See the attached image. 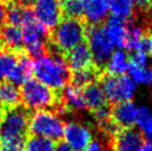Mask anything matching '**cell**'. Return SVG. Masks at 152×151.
<instances>
[{
    "instance_id": "38",
    "label": "cell",
    "mask_w": 152,
    "mask_h": 151,
    "mask_svg": "<svg viewBox=\"0 0 152 151\" xmlns=\"http://www.w3.org/2000/svg\"><path fill=\"white\" fill-rule=\"evenodd\" d=\"M55 151H75V150H72L71 148L69 147L67 143L60 142L59 144L56 147V150Z\"/></svg>"
},
{
    "instance_id": "18",
    "label": "cell",
    "mask_w": 152,
    "mask_h": 151,
    "mask_svg": "<svg viewBox=\"0 0 152 151\" xmlns=\"http://www.w3.org/2000/svg\"><path fill=\"white\" fill-rule=\"evenodd\" d=\"M0 37L2 39L6 49H9L15 52L25 51L21 28L6 23L0 29Z\"/></svg>"
},
{
    "instance_id": "22",
    "label": "cell",
    "mask_w": 152,
    "mask_h": 151,
    "mask_svg": "<svg viewBox=\"0 0 152 151\" xmlns=\"http://www.w3.org/2000/svg\"><path fill=\"white\" fill-rule=\"evenodd\" d=\"M108 75L124 76L129 68V59L127 54L121 49L113 51L106 65Z\"/></svg>"
},
{
    "instance_id": "33",
    "label": "cell",
    "mask_w": 152,
    "mask_h": 151,
    "mask_svg": "<svg viewBox=\"0 0 152 151\" xmlns=\"http://www.w3.org/2000/svg\"><path fill=\"white\" fill-rule=\"evenodd\" d=\"M148 56L144 52H140V51H134L133 55L130 57V61L131 63H134V65H138V66H141V67H147L148 65Z\"/></svg>"
},
{
    "instance_id": "37",
    "label": "cell",
    "mask_w": 152,
    "mask_h": 151,
    "mask_svg": "<svg viewBox=\"0 0 152 151\" xmlns=\"http://www.w3.org/2000/svg\"><path fill=\"white\" fill-rule=\"evenodd\" d=\"M132 1L137 7H139L141 9H147L150 7L152 0H132Z\"/></svg>"
},
{
    "instance_id": "11",
    "label": "cell",
    "mask_w": 152,
    "mask_h": 151,
    "mask_svg": "<svg viewBox=\"0 0 152 151\" xmlns=\"http://www.w3.org/2000/svg\"><path fill=\"white\" fill-rule=\"evenodd\" d=\"M143 137L138 130L122 128L113 136V151H139L143 146Z\"/></svg>"
},
{
    "instance_id": "25",
    "label": "cell",
    "mask_w": 152,
    "mask_h": 151,
    "mask_svg": "<svg viewBox=\"0 0 152 151\" xmlns=\"http://www.w3.org/2000/svg\"><path fill=\"white\" fill-rule=\"evenodd\" d=\"M18 54L9 49L0 50V82L6 81L18 61Z\"/></svg>"
},
{
    "instance_id": "42",
    "label": "cell",
    "mask_w": 152,
    "mask_h": 151,
    "mask_svg": "<svg viewBox=\"0 0 152 151\" xmlns=\"http://www.w3.org/2000/svg\"><path fill=\"white\" fill-rule=\"evenodd\" d=\"M2 114H4V110L0 108V120H1V118H2Z\"/></svg>"
},
{
    "instance_id": "3",
    "label": "cell",
    "mask_w": 152,
    "mask_h": 151,
    "mask_svg": "<svg viewBox=\"0 0 152 151\" xmlns=\"http://www.w3.org/2000/svg\"><path fill=\"white\" fill-rule=\"evenodd\" d=\"M32 113L22 103L4 110L0 120V142L19 139L27 140L30 134L29 126Z\"/></svg>"
},
{
    "instance_id": "10",
    "label": "cell",
    "mask_w": 152,
    "mask_h": 151,
    "mask_svg": "<svg viewBox=\"0 0 152 151\" xmlns=\"http://www.w3.org/2000/svg\"><path fill=\"white\" fill-rule=\"evenodd\" d=\"M64 140L72 150L82 151L92 141V132L83 123L69 121L64 126Z\"/></svg>"
},
{
    "instance_id": "7",
    "label": "cell",
    "mask_w": 152,
    "mask_h": 151,
    "mask_svg": "<svg viewBox=\"0 0 152 151\" xmlns=\"http://www.w3.org/2000/svg\"><path fill=\"white\" fill-rule=\"evenodd\" d=\"M137 84L129 76H111L103 77L101 88L104 92L106 99L112 103H121L131 101L135 92Z\"/></svg>"
},
{
    "instance_id": "13",
    "label": "cell",
    "mask_w": 152,
    "mask_h": 151,
    "mask_svg": "<svg viewBox=\"0 0 152 151\" xmlns=\"http://www.w3.org/2000/svg\"><path fill=\"white\" fill-rule=\"evenodd\" d=\"M138 109H139V107H137L131 101L117 103L113 109L111 110L112 122L117 127L131 128L135 123L137 116H138Z\"/></svg>"
},
{
    "instance_id": "41",
    "label": "cell",
    "mask_w": 152,
    "mask_h": 151,
    "mask_svg": "<svg viewBox=\"0 0 152 151\" xmlns=\"http://www.w3.org/2000/svg\"><path fill=\"white\" fill-rule=\"evenodd\" d=\"M149 75H150V84H152V68L149 70Z\"/></svg>"
},
{
    "instance_id": "30",
    "label": "cell",
    "mask_w": 152,
    "mask_h": 151,
    "mask_svg": "<svg viewBox=\"0 0 152 151\" xmlns=\"http://www.w3.org/2000/svg\"><path fill=\"white\" fill-rule=\"evenodd\" d=\"M144 34V30L142 27L137 25H131L128 27V34H127V41H126V48L128 50L134 52L138 48L140 40L142 39Z\"/></svg>"
},
{
    "instance_id": "40",
    "label": "cell",
    "mask_w": 152,
    "mask_h": 151,
    "mask_svg": "<svg viewBox=\"0 0 152 151\" xmlns=\"http://www.w3.org/2000/svg\"><path fill=\"white\" fill-rule=\"evenodd\" d=\"M2 49H4V42H2L1 37H0V50H2Z\"/></svg>"
},
{
    "instance_id": "31",
    "label": "cell",
    "mask_w": 152,
    "mask_h": 151,
    "mask_svg": "<svg viewBox=\"0 0 152 151\" xmlns=\"http://www.w3.org/2000/svg\"><path fill=\"white\" fill-rule=\"evenodd\" d=\"M25 139L2 141L0 142V151H25Z\"/></svg>"
},
{
    "instance_id": "8",
    "label": "cell",
    "mask_w": 152,
    "mask_h": 151,
    "mask_svg": "<svg viewBox=\"0 0 152 151\" xmlns=\"http://www.w3.org/2000/svg\"><path fill=\"white\" fill-rule=\"evenodd\" d=\"M86 38L94 65L100 68L104 67L113 52V46L107 37L104 28L99 25H91L87 28Z\"/></svg>"
},
{
    "instance_id": "5",
    "label": "cell",
    "mask_w": 152,
    "mask_h": 151,
    "mask_svg": "<svg viewBox=\"0 0 152 151\" xmlns=\"http://www.w3.org/2000/svg\"><path fill=\"white\" fill-rule=\"evenodd\" d=\"M64 123L62 119L53 111L39 110L34 111L30 119L29 133L58 141L64 138Z\"/></svg>"
},
{
    "instance_id": "43",
    "label": "cell",
    "mask_w": 152,
    "mask_h": 151,
    "mask_svg": "<svg viewBox=\"0 0 152 151\" xmlns=\"http://www.w3.org/2000/svg\"><path fill=\"white\" fill-rule=\"evenodd\" d=\"M0 1H2V2H4V4H7L8 2H10V0H0Z\"/></svg>"
},
{
    "instance_id": "6",
    "label": "cell",
    "mask_w": 152,
    "mask_h": 151,
    "mask_svg": "<svg viewBox=\"0 0 152 151\" xmlns=\"http://www.w3.org/2000/svg\"><path fill=\"white\" fill-rule=\"evenodd\" d=\"M21 30L27 55L34 61L46 55L50 31L38 22L37 19L26 22Z\"/></svg>"
},
{
    "instance_id": "44",
    "label": "cell",
    "mask_w": 152,
    "mask_h": 151,
    "mask_svg": "<svg viewBox=\"0 0 152 151\" xmlns=\"http://www.w3.org/2000/svg\"><path fill=\"white\" fill-rule=\"evenodd\" d=\"M151 57H152V52H151Z\"/></svg>"
},
{
    "instance_id": "15",
    "label": "cell",
    "mask_w": 152,
    "mask_h": 151,
    "mask_svg": "<svg viewBox=\"0 0 152 151\" xmlns=\"http://www.w3.org/2000/svg\"><path fill=\"white\" fill-rule=\"evenodd\" d=\"M103 28L113 48H126L128 34V25L126 21L115 17H110L106 22V27Z\"/></svg>"
},
{
    "instance_id": "1",
    "label": "cell",
    "mask_w": 152,
    "mask_h": 151,
    "mask_svg": "<svg viewBox=\"0 0 152 151\" xmlns=\"http://www.w3.org/2000/svg\"><path fill=\"white\" fill-rule=\"evenodd\" d=\"M32 73L36 79L57 92L62 91L71 80V72L62 54L48 45L47 54L34 61Z\"/></svg>"
},
{
    "instance_id": "12",
    "label": "cell",
    "mask_w": 152,
    "mask_h": 151,
    "mask_svg": "<svg viewBox=\"0 0 152 151\" xmlns=\"http://www.w3.org/2000/svg\"><path fill=\"white\" fill-rule=\"evenodd\" d=\"M64 55H66L64 60L67 62L68 67L73 72L92 68V55L89 50V47L83 42L79 46L75 47L71 50H69Z\"/></svg>"
},
{
    "instance_id": "2",
    "label": "cell",
    "mask_w": 152,
    "mask_h": 151,
    "mask_svg": "<svg viewBox=\"0 0 152 151\" xmlns=\"http://www.w3.org/2000/svg\"><path fill=\"white\" fill-rule=\"evenodd\" d=\"M60 92L50 89L37 79H29L22 84L20 90L21 103L32 112L39 110L55 112L60 103Z\"/></svg>"
},
{
    "instance_id": "4",
    "label": "cell",
    "mask_w": 152,
    "mask_h": 151,
    "mask_svg": "<svg viewBox=\"0 0 152 151\" xmlns=\"http://www.w3.org/2000/svg\"><path fill=\"white\" fill-rule=\"evenodd\" d=\"M87 27L80 19L64 18L50 32L49 39L60 54H67L69 50L85 41Z\"/></svg>"
},
{
    "instance_id": "26",
    "label": "cell",
    "mask_w": 152,
    "mask_h": 151,
    "mask_svg": "<svg viewBox=\"0 0 152 151\" xmlns=\"http://www.w3.org/2000/svg\"><path fill=\"white\" fill-rule=\"evenodd\" d=\"M62 17L68 19H81L85 13L83 0H59Z\"/></svg>"
},
{
    "instance_id": "19",
    "label": "cell",
    "mask_w": 152,
    "mask_h": 151,
    "mask_svg": "<svg viewBox=\"0 0 152 151\" xmlns=\"http://www.w3.org/2000/svg\"><path fill=\"white\" fill-rule=\"evenodd\" d=\"M34 19H36V17L31 8L20 7L11 2L6 4V23L20 28L26 22Z\"/></svg>"
},
{
    "instance_id": "17",
    "label": "cell",
    "mask_w": 152,
    "mask_h": 151,
    "mask_svg": "<svg viewBox=\"0 0 152 151\" xmlns=\"http://www.w3.org/2000/svg\"><path fill=\"white\" fill-rule=\"evenodd\" d=\"M110 0H85L83 17L91 25H100L109 13Z\"/></svg>"
},
{
    "instance_id": "36",
    "label": "cell",
    "mask_w": 152,
    "mask_h": 151,
    "mask_svg": "<svg viewBox=\"0 0 152 151\" xmlns=\"http://www.w3.org/2000/svg\"><path fill=\"white\" fill-rule=\"evenodd\" d=\"M6 25V4L0 1V29Z\"/></svg>"
},
{
    "instance_id": "24",
    "label": "cell",
    "mask_w": 152,
    "mask_h": 151,
    "mask_svg": "<svg viewBox=\"0 0 152 151\" xmlns=\"http://www.w3.org/2000/svg\"><path fill=\"white\" fill-rule=\"evenodd\" d=\"M135 125L139 128V132L142 137L152 141V113L148 107H139Z\"/></svg>"
},
{
    "instance_id": "29",
    "label": "cell",
    "mask_w": 152,
    "mask_h": 151,
    "mask_svg": "<svg viewBox=\"0 0 152 151\" xmlns=\"http://www.w3.org/2000/svg\"><path fill=\"white\" fill-rule=\"evenodd\" d=\"M128 76L135 84H150V75L149 70L145 67H141L129 61V68H128Z\"/></svg>"
},
{
    "instance_id": "20",
    "label": "cell",
    "mask_w": 152,
    "mask_h": 151,
    "mask_svg": "<svg viewBox=\"0 0 152 151\" xmlns=\"http://www.w3.org/2000/svg\"><path fill=\"white\" fill-rule=\"evenodd\" d=\"M21 103V95L19 87L9 81L0 82V108L7 110L11 107Z\"/></svg>"
},
{
    "instance_id": "45",
    "label": "cell",
    "mask_w": 152,
    "mask_h": 151,
    "mask_svg": "<svg viewBox=\"0 0 152 151\" xmlns=\"http://www.w3.org/2000/svg\"><path fill=\"white\" fill-rule=\"evenodd\" d=\"M83 1H85V0H83Z\"/></svg>"
},
{
    "instance_id": "35",
    "label": "cell",
    "mask_w": 152,
    "mask_h": 151,
    "mask_svg": "<svg viewBox=\"0 0 152 151\" xmlns=\"http://www.w3.org/2000/svg\"><path fill=\"white\" fill-rule=\"evenodd\" d=\"M11 4H15L20 7H25V8H31L34 7V4L37 2V0H10Z\"/></svg>"
},
{
    "instance_id": "27",
    "label": "cell",
    "mask_w": 152,
    "mask_h": 151,
    "mask_svg": "<svg viewBox=\"0 0 152 151\" xmlns=\"http://www.w3.org/2000/svg\"><path fill=\"white\" fill-rule=\"evenodd\" d=\"M56 142L48 138L29 134L25 143V151H55Z\"/></svg>"
},
{
    "instance_id": "39",
    "label": "cell",
    "mask_w": 152,
    "mask_h": 151,
    "mask_svg": "<svg viewBox=\"0 0 152 151\" xmlns=\"http://www.w3.org/2000/svg\"><path fill=\"white\" fill-rule=\"evenodd\" d=\"M139 151H152V141H147L143 143Z\"/></svg>"
},
{
    "instance_id": "14",
    "label": "cell",
    "mask_w": 152,
    "mask_h": 151,
    "mask_svg": "<svg viewBox=\"0 0 152 151\" xmlns=\"http://www.w3.org/2000/svg\"><path fill=\"white\" fill-rule=\"evenodd\" d=\"M34 60L27 55L26 51H21L18 54V61L16 63L12 71L9 73L7 81L13 84L17 87H20L30 79L32 73Z\"/></svg>"
},
{
    "instance_id": "21",
    "label": "cell",
    "mask_w": 152,
    "mask_h": 151,
    "mask_svg": "<svg viewBox=\"0 0 152 151\" xmlns=\"http://www.w3.org/2000/svg\"><path fill=\"white\" fill-rule=\"evenodd\" d=\"M82 91H83V98H85L87 108L96 110L106 106L107 99L101 86L93 82L86 86Z\"/></svg>"
},
{
    "instance_id": "23",
    "label": "cell",
    "mask_w": 152,
    "mask_h": 151,
    "mask_svg": "<svg viewBox=\"0 0 152 151\" xmlns=\"http://www.w3.org/2000/svg\"><path fill=\"white\" fill-rule=\"evenodd\" d=\"M135 6L132 0H110L109 11L112 17L126 21L132 19Z\"/></svg>"
},
{
    "instance_id": "16",
    "label": "cell",
    "mask_w": 152,
    "mask_h": 151,
    "mask_svg": "<svg viewBox=\"0 0 152 151\" xmlns=\"http://www.w3.org/2000/svg\"><path fill=\"white\" fill-rule=\"evenodd\" d=\"M60 100L67 111H83L87 109L82 89L72 84H68L60 92Z\"/></svg>"
},
{
    "instance_id": "34",
    "label": "cell",
    "mask_w": 152,
    "mask_h": 151,
    "mask_svg": "<svg viewBox=\"0 0 152 151\" xmlns=\"http://www.w3.org/2000/svg\"><path fill=\"white\" fill-rule=\"evenodd\" d=\"M82 151H104L103 144L99 140H93Z\"/></svg>"
},
{
    "instance_id": "32",
    "label": "cell",
    "mask_w": 152,
    "mask_h": 151,
    "mask_svg": "<svg viewBox=\"0 0 152 151\" xmlns=\"http://www.w3.org/2000/svg\"><path fill=\"white\" fill-rule=\"evenodd\" d=\"M135 51H140V52H144L147 55H151L152 52V34H144L142 39L140 40L138 48Z\"/></svg>"
},
{
    "instance_id": "28",
    "label": "cell",
    "mask_w": 152,
    "mask_h": 151,
    "mask_svg": "<svg viewBox=\"0 0 152 151\" xmlns=\"http://www.w3.org/2000/svg\"><path fill=\"white\" fill-rule=\"evenodd\" d=\"M97 79V71L93 68H89L80 71H75L71 75L72 84H75L79 88H85L86 86L93 84L94 80Z\"/></svg>"
},
{
    "instance_id": "9",
    "label": "cell",
    "mask_w": 152,
    "mask_h": 151,
    "mask_svg": "<svg viewBox=\"0 0 152 151\" xmlns=\"http://www.w3.org/2000/svg\"><path fill=\"white\" fill-rule=\"evenodd\" d=\"M34 17L38 22L52 31L62 19V11L59 0H37L34 4Z\"/></svg>"
}]
</instances>
